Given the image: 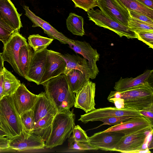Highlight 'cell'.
Segmentation results:
<instances>
[{
	"label": "cell",
	"mask_w": 153,
	"mask_h": 153,
	"mask_svg": "<svg viewBox=\"0 0 153 153\" xmlns=\"http://www.w3.org/2000/svg\"><path fill=\"white\" fill-rule=\"evenodd\" d=\"M10 140L7 137H0V150L9 148Z\"/></svg>",
	"instance_id": "60d3db41"
},
{
	"label": "cell",
	"mask_w": 153,
	"mask_h": 153,
	"mask_svg": "<svg viewBox=\"0 0 153 153\" xmlns=\"http://www.w3.org/2000/svg\"><path fill=\"white\" fill-rule=\"evenodd\" d=\"M32 48L28 44L22 47L19 53V60L22 76L27 75L33 54Z\"/></svg>",
	"instance_id": "83f0119b"
},
{
	"label": "cell",
	"mask_w": 153,
	"mask_h": 153,
	"mask_svg": "<svg viewBox=\"0 0 153 153\" xmlns=\"http://www.w3.org/2000/svg\"><path fill=\"white\" fill-rule=\"evenodd\" d=\"M12 33L0 25V41L5 44Z\"/></svg>",
	"instance_id": "f35d334b"
},
{
	"label": "cell",
	"mask_w": 153,
	"mask_h": 153,
	"mask_svg": "<svg viewBox=\"0 0 153 153\" xmlns=\"http://www.w3.org/2000/svg\"><path fill=\"white\" fill-rule=\"evenodd\" d=\"M128 11L130 17L153 26V20L147 16L131 10H128Z\"/></svg>",
	"instance_id": "8d00e7d4"
},
{
	"label": "cell",
	"mask_w": 153,
	"mask_h": 153,
	"mask_svg": "<svg viewBox=\"0 0 153 153\" xmlns=\"http://www.w3.org/2000/svg\"><path fill=\"white\" fill-rule=\"evenodd\" d=\"M87 12L89 20L98 26L113 31L120 37L125 36L128 39L137 38L136 33L128 26L111 19L100 10L92 8Z\"/></svg>",
	"instance_id": "8992f818"
},
{
	"label": "cell",
	"mask_w": 153,
	"mask_h": 153,
	"mask_svg": "<svg viewBox=\"0 0 153 153\" xmlns=\"http://www.w3.org/2000/svg\"><path fill=\"white\" fill-rule=\"evenodd\" d=\"M10 0H0V17L14 31H19L22 27L20 16Z\"/></svg>",
	"instance_id": "d6986e66"
},
{
	"label": "cell",
	"mask_w": 153,
	"mask_h": 153,
	"mask_svg": "<svg viewBox=\"0 0 153 153\" xmlns=\"http://www.w3.org/2000/svg\"><path fill=\"white\" fill-rule=\"evenodd\" d=\"M68 139V147L69 149L82 151L94 150L93 148L89 146L86 143L75 140L71 135Z\"/></svg>",
	"instance_id": "d590c367"
},
{
	"label": "cell",
	"mask_w": 153,
	"mask_h": 153,
	"mask_svg": "<svg viewBox=\"0 0 153 153\" xmlns=\"http://www.w3.org/2000/svg\"><path fill=\"white\" fill-rule=\"evenodd\" d=\"M71 136L76 141L87 143L88 140L85 131L78 125L75 126L74 128Z\"/></svg>",
	"instance_id": "d6a6232c"
},
{
	"label": "cell",
	"mask_w": 153,
	"mask_h": 153,
	"mask_svg": "<svg viewBox=\"0 0 153 153\" xmlns=\"http://www.w3.org/2000/svg\"><path fill=\"white\" fill-rule=\"evenodd\" d=\"M3 76L2 72L0 73V101L3 97Z\"/></svg>",
	"instance_id": "7bdbcfd3"
},
{
	"label": "cell",
	"mask_w": 153,
	"mask_h": 153,
	"mask_svg": "<svg viewBox=\"0 0 153 153\" xmlns=\"http://www.w3.org/2000/svg\"><path fill=\"white\" fill-rule=\"evenodd\" d=\"M4 62L2 56V53H0V73L2 72L4 68Z\"/></svg>",
	"instance_id": "f6af8a7d"
},
{
	"label": "cell",
	"mask_w": 153,
	"mask_h": 153,
	"mask_svg": "<svg viewBox=\"0 0 153 153\" xmlns=\"http://www.w3.org/2000/svg\"><path fill=\"white\" fill-rule=\"evenodd\" d=\"M65 75L71 90L75 94L90 80L81 71L75 69L71 70Z\"/></svg>",
	"instance_id": "cb8c5ba5"
},
{
	"label": "cell",
	"mask_w": 153,
	"mask_h": 153,
	"mask_svg": "<svg viewBox=\"0 0 153 153\" xmlns=\"http://www.w3.org/2000/svg\"><path fill=\"white\" fill-rule=\"evenodd\" d=\"M28 40V45L35 52H39L46 49L53 40L52 39L43 36L39 34L30 35Z\"/></svg>",
	"instance_id": "f1b7e54d"
},
{
	"label": "cell",
	"mask_w": 153,
	"mask_h": 153,
	"mask_svg": "<svg viewBox=\"0 0 153 153\" xmlns=\"http://www.w3.org/2000/svg\"><path fill=\"white\" fill-rule=\"evenodd\" d=\"M0 25L8 31L12 33L14 31L9 26L7 25L0 17Z\"/></svg>",
	"instance_id": "ee69618b"
},
{
	"label": "cell",
	"mask_w": 153,
	"mask_h": 153,
	"mask_svg": "<svg viewBox=\"0 0 153 153\" xmlns=\"http://www.w3.org/2000/svg\"><path fill=\"white\" fill-rule=\"evenodd\" d=\"M8 137L10 140L9 149L19 152L44 149L45 147V142L41 137L25 130L18 135Z\"/></svg>",
	"instance_id": "9c48e42d"
},
{
	"label": "cell",
	"mask_w": 153,
	"mask_h": 153,
	"mask_svg": "<svg viewBox=\"0 0 153 153\" xmlns=\"http://www.w3.org/2000/svg\"><path fill=\"white\" fill-rule=\"evenodd\" d=\"M74 3L75 7H78L86 12L94 7L97 6L96 0H71Z\"/></svg>",
	"instance_id": "836d02e7"
},
{
	"label": "cell",
	"mask_w": 153,
	"mask_h": 153,
	"mask_svg": "<svg viewBox=\"0 0 153 153\" xmlns=\"http://www.w3.org/2000/svg\"><path fill=\"white\" fill-rule=\"evenodd\" d=\"M147 7L153 10V0H137Z\"/></svg>",
	"instance_id": "b9f144b4"
},
{
	"label": "cell",
	"mask_w": 153,
	"mask_h": 153,
	"mask_svg": "<svg viewBox=\"0 0 153 153\" xmlns=\"http://www.w3.org/2000/svg\"><path fill=\"white\" fill-rule=\"evenodd\" d=\"M20 116L25 131L30 134L35 125L33 110L31 109L28 111L22 114Z\"/></svg>",
	"instance_id": "4dcf8cb0"
},
{
	"label": "cell",
	"mask_w": 153,
	"mask_h": 153,
	"mask_svg": "<svg viewBox=\"0 0 153 153\" xmlns=\"http://www.w3.org/2000/svg\"><path fill=\"white\" fill-rule=\"evenodd\" d=\"M35 104L32 109L35 123L46 115L51 114L55 115L57 109L45 92L38 94Z\"/></svg>",
	"instance_id": "ffe728a7"
},
{
	"label": "cell",
	"mask_w": 153,
	"mask_h": 153,
	"mask_svg": "<svg viewBox=\"0 0 153 153\" xmlns=\"http://www.w3.org/2000/svg\"><path fill=\"white\" fill-rule=\"evenodd\" d=\"M153 72V70L148 69L135 78H123L121 77L115 82L114 89L117 91H123L149 82L152 77Z\"/></svg>",
	"instance_id": "7402d4cb"
},
{
	"label": "cell",
	"mask_w": 153,
	"mask_h": 153,
	"mask_svg": "<svg viewBox=\"0 0 153 153\" xmlns=\"http://www.w3.org/2000/svg\"><path fill=\"white\" fill-rule=\"evenodd\" d=\"M72 43H68L69 47L76 53L82 55L86 59L89 64L97 76L99 70L97 65V62L100 58V54L97 50L94 49L90 44L85 41L72 40Z\"/></svg>",
	"instance_id": "ac0fdd59"
},
{
	"label": "cell",
	"mask_w": 153,
	"mask_h": 153,
	"mask_svg": "<svg viewBox=\"0 0 153 153\" xmlns=\"http://www.w3.org/2000/svg\"><path fill=\"white\" fill-rule=\"evenodd\" d=\"M96 84L90 80L76 93L74 107L84 110L86 113L95 109Z\"/></svg>",
	"instance_id": "5bb4252c"
},
{
	"label": "cell",
	"mask_w": 153,
	"mask_h": 153,
	"mask_svg": "<svg viewBox=\"0 0 153 153\" xmlns=\"http://www.w3.org/2000/svg\"><path fill=\"white\" fill-rule=\"evenodd\" d=\"M142 115L153 124V105L139 111Z\"/></svg>",
	"instance_id": "74e56055"
},
{
	"label": "cell",
	"mask_w": 153,
	"mask_h": 153,
	"mask_svg": "<svg viewBox=\"0 0 153 153\" xmlns=\"http://www.w3.org/2000/svg\"><path fill=\"white\" fill-rule=\"evenodd\" d=\"M0 121L8 137L18 135L25 130L12 95L4 96L0 101Z\"/></svg>",
	"instance_id": "277c9868"
},
{
	"label": "cell",
	"mask_w": 153,
	"mask_h": 153,
	"mask_svg": "<svg viewBox=\"0 0 153 153\" xmlns=\"http://www.w3.org/2000/svg\"><path fill=\"white\" fill-rule=\"evenodd\" d=\"M12 96L15 106L20 115L32 109L38 96L37 95L29 91L23 83H21Z\"/></svg>",
	"instance_id": "e0dca14e"
},
{
	"label": "cell",
	"mask_w": 153,
	"mask_h": 153,
	"mask_svg": "<svg viewBox=\"0 0 153 153\" xmlns=\"http://www.w3.org/2000/svg\"><path fill=\"white\" fill-rule=\"evenodd\" d=\"M26 39L19 33L14 31L8 40L4 45L2 56L4 61L8 62L14 71L22 76L19 60V53L20 48L27 45Z\"/></svg>",
	"instance_id": "5b68a950"
},
{
	"label": "cell",
	"mask_w": 153,
	"mask_h": 153,
	"mask_svg": "<svg viewBox=\"0 0 153 153\" xmlns=\"http://www.w3.org/2000/svg\"><path fill=\"white\" fill-rule=\"evenodd\" d=\"M109 102L113 103L115 107L119 109L124 108H125L123 100L120 98L112 97L107 98Z\"/></svg>",
	"instance_id": "ab89813d"
},
{
	"label": "cell",
	"mask_w": 153,
	"mask_h": 153,
	"mask_svg": "<svg viewBox=\"0 0 153 153\" xmlns=\"http://www.w3.org/2000/svg\"><path fill=\"white\" fill-rule=\"evenodd\" d=\"M96 1L97 2L98 0H96Z\"/></svg>",
	"instance_id": "c3c4849f"
},
{
	"label": "cell",
	"mask_w": 153,
	"mask_h": 153,
	"mask_svg": "<svg viewBox=\"0 0 153 153\" xmlns=\"http://www.w3.org/2000/svg\"><path fill=\"white\" fill-rule=\"evenodd\" d=\"M128 27L136 33L143 31H153V26L130 17L128 21Z\"/></svg>",
	"instance_id": "f546056e"
},
{
	"label": "cell",
	"mask_w": 153,
	"mask_h": 153,
	"mask_svg": "<svg viewBox=\"0 0 153 153\" xmlns=\"http://www.w3.org/2000/svg\"><path fill=\"white\" fill-rule=\"evenodd\" d=\"M62 56L66 62L64 73L65 74L71 70L75 69L81 71L89 79L96 78L97 76L85 59L78 55L69 54H65Z\"/></svg>",
	"instance_id": "44dd1931"
},
{
	"label": "cell",
	"mask_w": 153,
	"mask_h": 153,
	"mask_svg": "<svg viewBox=\"0 0 153 153\" xmlns=\"http://www.w3.org/2000/svg\"><path fill=\"white\" fill-rule=\"evenodd\" d=\"M97 6L107 16L128 26L130 18L128 10L117 0H98Z\"/></svg>",
	"instance_id": "8fae6325"
},
{
	"label": "cell",
	"mask_w": 153,
	"mask_h": 153,
	"mask_svg": "<svg viewBox=\"0 0 153 153\" xmlns=\"http://www.w3.org/2000/svg\"><path fill=\"white\" fill-rule=\"evenodd\" d=\"M135 117L131 115H126L104 118L100 121L102 122L103 123L94 128H97L104 125L114 126L127 120L130 118Z\"/></svg>",
	"instance_id": "1f68e13d"
},
{
	"label": "cell",
	"mask_w": 153,
	"mask_h": 153,
	"mask_svg": "<svg viewBox=\"0 0 153 153\" xmlns=\"http://www.w3.org/2000/svg\"><path fill=\"white\" fill-rule=\"evenodd\" d=\"M42 85L58 112L69 110L74 105L75 93L71 90L64 74L51 79Z\"/></svg>",
	"instance_id": "6da1fadb"
},
{
	"label": "cell",
	"mask_w": 153,
	"mask_h": 153,
	"mask_svg": "<svg viewBox=\"0 0 153 153\" xmlns=\"http://www.w3.org/2000/svg\"><path fill=\"white\" fill-rule=\"evenodd\" d=\"M55 116L49 114L41 119L35 123L30 134L41 137L45 142L50 134Z\"/></svg>",
	"instance_id": "603a6c76"
},
{
	"label": "cell",
	"mask_w": 153,
	"mask_h": 153,
	"mask_svg": "<svg viewBox=\"0 0 153 153\" xmlns=\"http://www.w3.org/2000/svg\"><path fill=\"white\" fill-rule=\"evenodd\" d=\"M153 124L143 116L132 117L117 125L112 126L102 132H115L124 135L141 130L153 129Z\"/></svg>",
	"instance_id": "4fadbf2b"
},
{
	"label": "cell",
	"mask_w": 153,
	"mask_h": 153,
	"mask_svg": "<svg viewBox=\"0 0 153 153\" xmlns=\"http://www.w3.org/2000/svg\"><path fill=\"white\" fill-rule=\"evenodd\" d=\"M152 130L145 129L124 135L117 143L114 151L136 153L142 149L148 135Z\"/></svg>",
	"instance_id": "ba28073f"
},
{
	"label": "cell",
	"mask_w": 153,
	"mask_h": 153,
	"mask_svg": "<svg viewBox=\"0 0 153 153\" xmlns=\"http://www.w3.org/2000/svg\"><path fill=\"white\" fill-rule=\"evenodd\" d=\"M8 137V135L7 133L0 126V137Z\"/></svg>",
	"instance_id": "bcb514c9"
},
{
	"label": "cell",
	"mask_w": 153,
	"mask_h": 153,
	"mask_svg": "<svg viewBox=\"0 0 153 153\" xmlns=\"http://www.w3.org/2000/svg\"><path fill=\"white\" fill-rule=\"evenodd\" d=\"M25 11V15L32 22L33 27H40L50 38L59 41L64 44L72 43V39L67 37L62 33L58 31L49 23L37 16L29 9V7L25 5H23Z\"/></svg>",
	"instance_id": "9a60e30c"
},
{
	"label": "cell",
	"mask_w": 153,
	"mask_h": 153,
	"mask_svg": "<svg viewBox=\"0 0 153 153\" xmlns=\"http://www.w3.org/2000/svg\"><path fill=\"white\" fill-rule=\"evenodd\" d=\"M2 73L4 79L3 96L12 95L21 83L19 80L4 67Z\"/></svg>",
	"instance_id": "d4e9b609"
},
{
	"label": "cell",
	"mask_w": 153,
	"mask_h": 153,
	"mask_svg": "<svg viewBox=\"0 0 153 153\" xmlns=\"http://www.w3.org/2000/svg\"><path fill=\"white\" fill-rule=\"evenodd\" d=\"M47 50L33 53L28 71L24 77L26 79L40 85L44 72Z\"/></svg>",
	"instance_id": "2e32d148"
},
{
	"label": "cell",
	"mask_w": 153,
	"mask_h": 153,
	"mask_svg": "<svg viewBox=\"0 0 153 153\" xmlns=\"http://www.w3.org/2000/svg\"><path fill=\"white\" fill-rule=\"evenodd\" d=\"M124 135L115 132L100 131L88 137L86 143L94 150L114 151L117 143Z\"/></svg>",
	"instance_id": "7c38bea8"
},
{
	"label": "cell",
	"mask_w": 153,
	"mask_h": 153,
	"mask_svg": "<svg viewBox=\"0 0 153 153\" xmlns=\"http://www.w3.org/2000/svg\"><path fill=\"white\" fill-rule=\"evenodd\" d=\"M0 126L1 127V123L0 121Z\"/></svg>",
	"instance_id": "7dc6e473"
},
{
	"label": "cell",
	"mask_w": 153,
	"mask_h": 153,
	"mask_svg": "<svg viewBox=\"0 0 153 153\" xmlns=\"http://www.w3.org/2000/svg\"><path fill=\"white\" fill-rule=\"evenodd\" d=\"M128 10L146 15L153 20V10L143 4L137 0H117Z\"/></svg>",
	"instance_id": "4316f807"
},
{
	"label": "cell",
	"mask_w": 153,
	"mask_h": 153,
	"mask_svg": "<svg viewBox=\"0 0 153 153\" xmlns=\"http://www.w3.org/2000/svg\"><path fill=\"white\" fill-rule=\"evenodd\" d=\"M73 110L57 112L54 116L50 134L45 142V147L52 149L62 145L69 138L75 126Z\"/></svg>",
	"instance_id": "3957f363"
},
{
	"label": "cell",
	"mask_w": 153,
	"mask_h": 153,
	"mask_svg": "<svg viewBox=\"0 0 153 153\" xmlns=\"http://www.w3.org/2000/svg\"><path fill=\"white\" fill-rule=\"evenodd\" d=\"M137 39L148 45L149 48H153V31H143L136 33Z\"/></svg>",
	"instance_id": "e575fe53"
},
{
	"label": "cell",
	"mask_w": 153,
	"mask_h": 153,
	"mask_svg": "<svg viewBox=\"0 0 153 153\" xmlns=\"http://www.w3.org/2000/svg\"><path fill=\"white\" fill-rule=\"evenodd\" d=\"M131 115L143 116L139 111L127 108L119 109L115 107H106L95 109L80 116L78 120L86 123L90 121H100L104 118L115 116Z\"/></svg>",
	"instance_id": "52a82bcc"
},
{
	"label": "cell",
	"mask_w": 153,
	"mask_h": 153,
	"mask_svg": "<svg viewBox=\"0 0 153 153\" xmlns=\"http://www.w3.org/2000/svg\"><path fill=\"white\" fill-rule=\"evenodd\" d=\"M66 24L68 30L73 34L80 36L85 35L84 19L82 17L70 13L66 19Z\"/></svg>",
	"instance_id": "484cf974"
},
{
	"label": "cell",
	"mask_w": 153,
	"mask_h": 153,
	"mask_svg": "<svg viewBox=\"0 0 153 153\" xmlns=\"http://www.w3.org/2000/svg\"><path fill=\"white\" fill-rule=\"evenodd\" d=\"M120 98L124 107L140 111L153 105V88L149 82L123 91H112L108 97Z\"/></svg>",
	"instance_id": "7a4b0ae2"
},
{
	"label": "cell",
	"mask_w": 153,
	"mask_h": 153,
	"mask_svg": "<svg viewBox=\"0 0 153 153\" xmlns=\"http://www.w3.org/2000/svg\"><path fill=\"white\" fill-rule=\"evenodd\" d=\"M62 55L60 53L47 50L44 72L40 85L51 79L64 74L66 62Z\"/></svg>",
	"instance_id": "30bf717a"
}]
</instances>
